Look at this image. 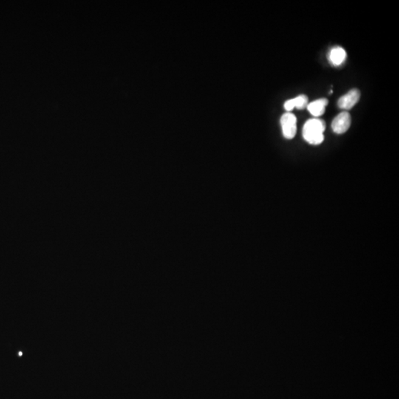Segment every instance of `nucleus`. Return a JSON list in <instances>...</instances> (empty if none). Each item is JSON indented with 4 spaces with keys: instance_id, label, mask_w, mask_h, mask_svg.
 Masks as SVG:
<instances>
[{
    "instance_id": "1",
    "label": "nucleus",
    "mask_w": 399,
    "mask_h": 399,
    "mask_svg": "<svg viewBox=\"0 0 399 399\" xmlns=\"http://www.w3.org/2000/svg\"><path fill=\"white\" fill-rule=\"evenodd\" d=\"M326 128L324 120L318 118L310 119L303 126V138L310 144H320L324 140L323 132L326 130Z\"/></svg>"
},
{
    "instance_id": "2",
    "label": "nucleus",
    "mask_w": 399,
    "mask_h": 399,
    "mask_svg": "<svg viewBox=\"0 0 399 399\" xmlns=\"http://www.w3.org/2000/svg\"><path fill=\"white\" fill-rule=\"evenodd\" d=\"M296 118L290 112L283 114L280 119L283 136L287 139H292L296 136Z\"/></svg>"
},
{
    "instance_id": "3",
    "label": "nucleus",
    "mask_w": 399,
    "mask_h": 399,
    "mask_svg": "<svg viewBox=\"0 0 399 399\" xmlns=\"http://www.w3.org/2000/svg\"><path fill=\"white\" fill-rule=\"evenodd\" d=\"M351 117L349 112H341L335 117L332 120V131L336 134H343L347 132L350 126Z\"/></svg>"
},
{
    "instance_id": "4",
    "label": "nucleus",
    "mask_w": 399,
    "mask_h": 399,
    "mask_svg": "<svg viewBox=\"0 0 399 399\" xmlns=\"http://www.w3.org/2000/svg\"><path fill=\"white\" fill-rule=\"evenodd\" d=\"M360 90L357 89H352L350 90L346 95L342 96L338 100V106L341 109L350 110L356 105L360 98Z\"/></svg>"
},
{
    "instance_id": "5",
    "label": "nucleus",
    "mask_w": 399,
    "mask_h": 399,
    "mask_svg": "<svg viewBox=\"0 0 399 399\" xmlns=\"http://www.w3.org/2000/svg\"><path fill=\"white\" fill-rule=\"evenodd\" d=\"M328 104V100L326 98H320L308 104L307 109L314 116H321L326 112Z\"/></svg>"
},
{
    "instance_id": "6",
    "label": "nucleus",
    "mask_w": 399,
    "mask_h": 399,
    "mask_svg": "<svg viewBox=\"0 0 399 399\" xmlns=\"http://www.w3.org/2000/svg\"><path fill=\"white\" fill-rule=\"evenodd\" d=\"M308 105V97L306 95H300L296 98L286 100L284 104V108L288 112H290V111H292L294 108L303 110L304 108H307Z\"/></svg>"
},
{
    "instance_id": "7",
    "label": "nucleus",
    "mask_w": 399,
    "mask_h": 399,
    "mask_svg": "<svg viewBox=\"0 0 399 399\" xmlns=\"http://www.w3.org/2000/svg\"><path fill=\"white\" fill-rule=\"evenodd\" d=\"M347 54L346 50L341 47H335L332 49L329 54V60L334 66H338L342 64L346 60Z\"/></svg>"
}]
</instances>
